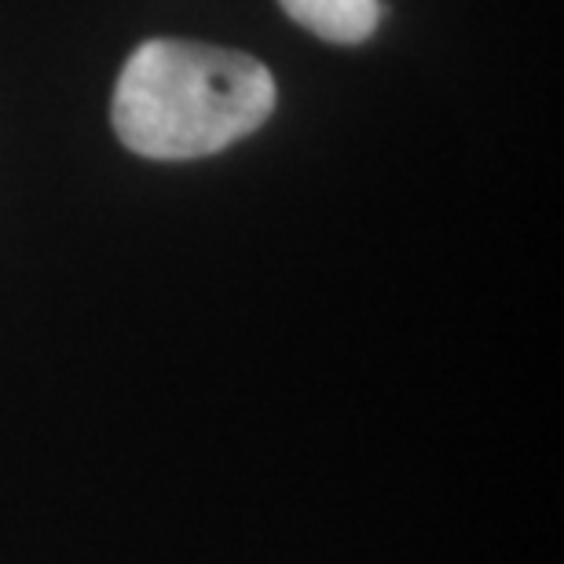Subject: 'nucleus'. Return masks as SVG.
I'll return each instance as SVG.
<instances>
[{
  "label": "nucleus",
  "mask_w": 564,
  "mask_h": 564,
  "mask_svg": "<svg viewBox=\"0 0 564 564\" xmlns=\"http://www.w3.org/2000/svg\"><path fill=\"white\" fill-rule=\"evenodd\" d=\"M279 4L297 26L334 44L367 41L381 22V0H279Z\"/></svg>",
  "instance_id": "2"
},
{
  "label": "nucleus",
  "mask_w": 564,
  "mask_h": 564,
  "mask_svg": "<svg viewBox=\"0 0 564 564\" xmlns=\"http://www.w3.org/2000/svg\"><path fill=\"white\" fill-rule=\"evenodd\" d=\"M272 110L275 77L253 55L154 37L126 63L110 115L129 151L184 162L246 140Z\"/></svg>",
  "instance_id": "1"
}]
</instances>
